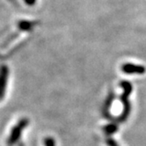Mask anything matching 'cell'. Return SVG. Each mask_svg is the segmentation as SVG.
<instances>
[{
  "label": "cell",
  "instance_id": "8992f818",
  "mask_svg": "<svg viewBox=\"0 0 146 146\" xmlns=\"http://www.w3.org/2000/svg\"><path fill=\"white\" fill-rule=\"evenodd\" d=\"M118 130V126L115 124H108L106 126L103 127V131L105 132L107 135H112L113 133H115Z\"/></svg>",
  "mask_w": 146,
  "mask_h": 146
},
{
  "label": "cell",
  "instance_id": "277c9868",
  "mask_svg": "<svg viewBox=\"0 0 146 146\" xmlns=\"http://www.w3.org/2000/svg\"><path fill=\"white\" fill-rule=\"evenodd\" d=\"M8 77H9L8 67L5 65L0 67V100L5 97L6 87H7Z\"/></svg>",
  "mask_w": 146,
  "mask_h": 146
},
{
  "label": "cell",
  "instance_id": "9c48e42d",
  "mask_svg": "<svg viewBox=\"0 0 146 146\" xmlns=\"http://www.w3.org/2000/svg\"><path fill=\"white\" fill-rule=\"evenodd\" d=\"M24 2L29 5V6H32V5H35V3H36V0H24Z\"/></svg>",
  "mask_w": 146,
  "mask_h": 146
},
{
  "label": "cell",
  "instance_id": "5b68a950",
  "mask_svg": "<svg viewBox=\"0 0 146 146\" xmlns=\"http://www.w3.org/2000/svg\"><path fill=\"white\" fill-rule=\"evenodd\" d=\"M36 22L35 21H29V20H20L18 24L19 28L21 31H25V32H27V31H31L33 30V28L35 27V26H36Z\"/></svg>",
  "mask_w": 146,
  "mask_h": 146
},
{
  "label": "cell",
  "instance_id": "3957f363",
  "mask_svg": "<svg viewBox=\"0 0 146 146\" xmlns=\"http://www.w3.org/2000/svg\"><path fill=\"white\" fill-rule=\"evenodd\" d=\"M121 70L122 72L126 73V74H138V75L144 74L146 71V68L144 66L130 64V62L123 64L121 67Z\"/></svg>",
  "mask_w": 146,
  "mask_h": 146
},
{
  "label": "cell",
  "instance_id": "7a4b0ae2",
  "mask_svg": "<svg viewBox=\"0 0 146 146\" xmlns=\"http://www.w3.org/2000/svg\"><path fill=\"white\" fill-rule=\"evenodd\" d=\"M28 124H29V120L27 118H22L14 125L7 138L6 141L7 146H14L19 141L23 130L27 127Z\"/></svg>",
  "mask_w": 146,
  "mask_h": 146
},
{
  "label": "cell",
  "instance_id": "ba28073f",
  "mask_svg": "<svg viewBox=\"0 0 146 146\" xmlns=\"http://www.w3.org/2000/svg\"><path fill=\"white\" fill-rule=\"evenodd\" d=\"M106 143H107L108 146H119V144L112 138H108L106 140Z\"/></svg>",
  "mask_w": 146,
  "mask_h": 146
},
{
  "label": "cell",
  "instance_id": "52a82bcc",
  "mask_svg": "<svg viewBox=\"0 0 146 146\" xmlns=\"http://www.w3.org/2000/svg\"><path fill=\"white\" fill-rule=\"evenodd\" d=\"M44 144L45 146H56L55 139L52 137H46L44 139Z\"/></svg>",
  "mask_w": 146,
  "mask_h": 146
},
{
  "label": "cell",
  "instance_id": "6da1fadb",
  "mask_svg": "<svg viewBox=\"0 0 146 146\" xmlns=\"http://www.w3.org/2000/svg\"><path fill=\"white\" fill-rule=\"evenodd\" d=\"M120 86L123 89V93L121 97V100L123 104V109H122L121 114L119 116L118 120H119V121H125L128 119V117L129 115V113L131 111V104L129 101L128 98L131 94L132 85L128 81H122V82H121Z\"/></svg>",
  "mask_w": 146,
  "mask_h": 146
}]
</instances>
